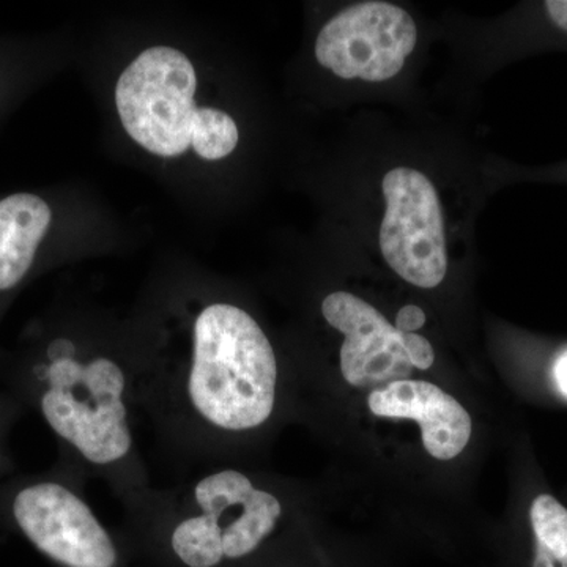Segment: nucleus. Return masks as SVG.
<instances>
[{"label": "nucleus", "mask_w": 567, "mask_h": 567, "mask_svg": "<svg viewBox=\"0 0 567 567\" xmlns=\"http://www.w3.org/2000/svg\"><path fill=\"white\" fill-rule=\"evenodd\" d=\"M134 398L175 462L218 465L234 440L270 423L278 405L274 346L248 311L213 301L182 354L133 365Z\"/></svg>", "instance_id": "f257e3e1"}, {"label": "nucleus", "mask_w": 567, "mask_h": 567, "mask_svg": "<svg viewBox=\"0 0 567 567\" xmlns=\"http://www.w3.org/2000/svg\"><path fill=\"white\" fill-rule=\"evenodd\" d=\"M2 372L7 393L58 440L62 465L102 477L125 506L152 487L133 434V368L114 354L84 352L73 336L39 323Z\"/></svg>", "instance_id": "f03ea898"}, {"label": "nucleus", "mask_w": 567, "mask_h": 567, "mask_svg": "<svg viewBox=\"0 0 567 567\" xmlns=\"http://www.w3.org/2000/svg\"><path fill=\"white\" fill-rule=\"evenodd\" d=\"M126 507L133 543L162 567H229L259 550L282 517L278 495L234 466L171 488H148Z\"/></svg>", "instance_id": "7ed1b4c3"}, {"label": "nucleus", "mask_w": 567, "mask_h": 567, "mask_svg": "<svg viewBox=\"0 0 567 567\" xmlns=\"http://www.w3.org/2000/svg\"><path fill=\"white\" fill-rule=\"evenodd\" d=\"M80 473L58 466L0 491V516L58 567H130L125 548L81 494Z\"/></svg>", "instance_id": "20e7f679"}, {"label": "nucleus", "mask_w": 567, "mask_h": 567, "mask_svg": "<svg viewBox=\"0 0 567 567\" xmlns=\"http://www.w3.org/2000/svg\"><path fill=\"white\" fill-rule=\"evenodd\" d=\"M196 70L182 51L148 48L118 78L115 104L123 128L153 155L173 158L192 147Z\"/></svg>", "instance_id": "39448f33"}, {"label": "nucleus", "mask_w": 567, "mask_h": 567, "mask_svg": "<svg viewBox=\"0 0 567 567\" xmlns=\"http://www.w3.org/2000/svg\"><path fill=\"white\" fill-rule=\"evenodd\" d=\"M385 218L380 249L386 264L421 289H434L447 271L442 205L432 182L420 171L398 167L383 178Z\"/></svg>", "instance_id": "423d86ee"}, {"label": "nucleus", "mask_w": 567, "mask_h": 567, "mask_svg": "<svg viewBox=\"0 0 567 567\" xmlns=\"http://www.w3.org/2000/svg\"><path fill=\"white\" fill-rule=\"evenodd\" d=\"M416 40L415 21L401 7L357 3L323 25L316 41V58L342 80L382 82L404 69Z\"/></svg>", "instance_id": "0eeeda50"}, {"label": "nucleus", "mask_w": 567, "mask_h": 567, "mask_svg": "<svg viewBox=\"0 0 567 567\" xmlns=\"http://www.w3.org/2000/svg\"><path fill=\"white\" fill-rule=\"evenodd\" d=\"M330 327L346 336L341 347V374L357 388L388 386L409 380L413 365L394 324L357 295L334 292L322 303Z\"/></svg>", "instance_id": "6e6552de"}, {"label": "nucleus", "mask_w": 567, "mask_h": 567, "mask_svg": "<svg viewBox=\"0 0 567 567\" xmlns=\"http://www.w3.org/2000/svg\"><path fill=\"white\" fill-rule=\"evenodd\" d=\"M369 409L375 416L415 420L425 451L439 461L457 457L472 436V417L453 395L423 380H402L372 391Z\"/></svg>", "instance_id": "1a4fd4ad"}, {"label": "nucleus", "mask_w": 567, "mask_h": 567, "mask_svg": "<svg viewBox=\"0 0 567 567\" xmlns=\"http://www.w3.org/2000/svg\"><path fill=\"white\" fill-rule=\"evenodd\" d=\"M52 223L54 212L39 194L14 193L0 199V301L35 270Z\"/></svg>", "instance_id": "9d476101"}, {"label": "nucleus", "mask_w": 567, "mask_h": 567, "mask_svg": "<svg viewBox=\"0 0 567 567\" xmlns=\"http://www.w3.org/2000/svg\"><path fill=\"white\" fill-rule=\"evenodd\" d=\"M237 144V123L229 114L213 107L197 110L192 130V147L200 158L218 162L229 156Z\"/></svg>", "instance_id": "9b49d317"}, {"label": "nucleus", "mask_w": 567, "mask_h": 567, "mask_svg": "<svg viewBox=\"0 0 567 567\" xmlns=\"http://www.w3.org/2000/svg\"><path fill=\"white\" fill-rule=\"evenodd\" d=\"M532 527L536 547L557 559L567 558V509L551 495H539L533 502Z\"/></svg>", "instance_id": "f8f14e48"}, {"label": "nucleus", "mask_w": 567, "mask_h": 567, "mask_svg": "<svg viewBox=\"0 0 567 567\" xmlns=\"http://www.w3.org/2000/svg\"><path fill=\"white\" fill-rule=\"evenodd\" d=\"M24 412L20 402L10 393H0V476L11 470V457L9 451V435L11 427L17 423L18 417Z\"/></svg>", "instance_id": "ddd939ff"}, {"label": "nucleus", "mask_w": 567, "mask_h": 567, "mask_svg": "<svg viewBox=\"0 0 567 567\" xmlns=\"http://www.w3.org/2000/svg\"><path fill=\"white\" fill-rule=\"evenodd\" d=\"M402 346H404L406 357H409L413 368L425 371V369L432 368V364H434V349H432L431 342L423 338V336L402 333Z\"/></svg>", "instance_id": "4468645a"}, {"label": "nucleus", "mask_w": 567, "mask_h": 567, "mask_svg": "<svg viewBox=\"0 0 567 567\" xmlns=\"http://www.w3.org/2000/svg\"><path fill=\"white\" fill-rule=\"evenodd\" d=\"M425 315L423 309L417 306H404L401 311L395 316V330L401 333H416L417 330L424 327Z\"/></svg>", "instance_id": "2eb2a0df"}, {"label": "nucleus", "mask_w": 567, "mask_h": 567, "mask_svg": "<svg viewBox=\"0 0 567 567\" xmlns=\"http://www.w3.org/2000/svg\"><path fill=\"white\" fill-rule=\"evenodd\" d=\"M546 9L551 21L567 32V0H548Z\"/></svg>", "instance_id": "dca6fc26"}, {"label": "nucleus", "mask_w": 567, "mask_h": 567, "mask_svg": "<svg viewBox=\"0 0 567 567\" xmlns=\"http://www.w3.org/2000/svg\"><path fill=\"white\" fill-rule=\"evenodd\" d=\"M554 380L559 393L567 399V350L559 353L554 364Z\"/></svg>", "instance_id": "f3484780"}, {"label": "nucleus", "mask_w": 567, "mask_h": 567, "mask_svg": "<svg viewBox=\"0 0 567 567\" xmlns=\"http://www.w3.org/2000/svg\"><path fill=\"white\" fill-rule=\"evenodd\" d=\"M533 567H567L566 559H557L548 555L543 548L536 547L535 563Z\"/></svg>", "instance_id": "a211bd4d"}]
</instances>
